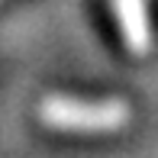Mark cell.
<instances>
[{"instance_id":"obj_1","label":"cell","mask_w":158,"mask_h":158,"mask_svg":"<svg viewBox=\"0 0 158 158\" xmlns=\"http://www.w3.org/2000/svg\"><path fill=\"white\" fill-rule=\"evenodd\" d=\"M39 119L58 132L103 135V132H119L132 119V110L123 97L84 100V97H68V94H48L39 103Z\"/></svg>"},{"instance_id":"obj_2","label":"cell","mask_w":158,"mask_h":158,"mask_svg":"<svg viewBox=\"0 0 158 158\" xmlns=\"http://www.w3.org/2000/svg\"><path fill=\"white\" fill-rule=\"evenodd\" d=\"M113 19L119 26V35H123V45L135 58L152 52V13H148V0H110Z\"/></svg>"}]
</instances>
